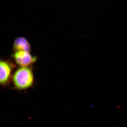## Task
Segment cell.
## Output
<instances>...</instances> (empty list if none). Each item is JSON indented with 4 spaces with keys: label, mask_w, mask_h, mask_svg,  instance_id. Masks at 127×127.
<instances>
[{
    "label": "cell",
    "mask_w": 127,
    "mask_h": 127,
    "mask_svg": "<svg viewBox=\"0 0 127 127\" xmlns=\"http://www.w3.org/2000/svg\"><path fill=\"white\" fill-rule=\"evenodd\" d=\"M14 49L17 51H23L29 52L31 46L29 42L25 38L19 37L16 39L13 44Z\"/></svg>",
    "instance_id": "3957f363"
},
{
    "label": "cell",
    "mask_w": 127,
    "mask_h": 127,
    "mask_svg": "<svg viewBox=\"0 0 127 127\" xmlns=\"http://www.w3.org/2000/svg\"><path fill=\"white\" fill-rule=\"evenodd\" d=\"M14 57L17 63L24 67L31 64L34 60L29 52L24 51H17Z\"/></svg>",
    "instance_id": "7a4b0ae2"
},
{
    "label": "cell",
    "mask_w": 127,
    "mask_h": 127,
    "mask_svg": "<svg viewBox=\"0 0 127 127\" xmlns=\"http://www.w3.org/2000/svg\"><path fill=\"white\" fill-rule=\"evenodd\" d=\"M13 81L15 87L19 89L29 88L32 85L34 81L32 71L27 66H22L14 74Z\"/></svg>",
    "instance_id": "6da1fadb"
},
{
    "label": "cell",
    "mask_w": 127,
    "mask_h": 127,
    "mask_svg": "<svg viewBox=\"0 0 127 127\" xmlns=\"http://www.w3.org/2000/svg\"><path fill=\"white\" fill-rule=\"evenodd\" d=\"M11 68L6 62L2 61L0 63V82L4 84L6 83L10 76Z\"/></svg>",
    "instance_id": "277c9868"
}]
</instances>
